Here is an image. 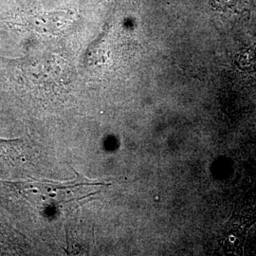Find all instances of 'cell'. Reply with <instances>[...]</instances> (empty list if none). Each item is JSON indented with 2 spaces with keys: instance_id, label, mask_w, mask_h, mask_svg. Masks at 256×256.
I'll return each mask as SVG.
<instances>
[{
  "instance_id": "1",
  "label": "cell",
  "mask_w": 256,
  "mask_h": 256,
  "mask_svg": "<svg viewBox=\"0 0 256 256\" xmlns=\"http://www.w3.org/2000/svg\"><path fill=\"white\" fill-rule=\"evenodd\" d=\"M16 184L28 202L45 210L62 208L64 204L84 198L86 196L75 192V189L77 188L104 185V183H92L80 174H78V178L75 180L70 182H26Z\"/></svg>"
},
{
  "instance_id": "2",
  "label": "cell",
  "mask_w": 256,
  "mask_h": 256,
  "mask_svg": "<svg viewBox=\"0 0 256 256\" xmlns=\"http://www.w3.org/2000/svg\"><path fill=\"white\" fill-rule=\"evenodd\" d=\"M76 14L72 10L23 12L0 19V26L22 30L40 34H59L74 23Z\"/></svg>"
},
{
  "instance_id": "3",
  "label": "cell",
  "mask_w": 256,
  "mask_h": 256,
  "mask_svg": "<svg viewBox=\"0 0 256 256\" xmlns=\"http://www.w3.org/2000/svg\"><path fill=\"white\" fill-rule=\"evenodd\" d=\"M19 142V140H0V156H8L10 154V150H12L14 146H16V144Z\"/></svg>"
},
{
  "instance_id": "4",
  "label": "cell",
  "mask_w": 256,
  "mask_h": 256,
  "mask_svg": "<svg viewBox=\"0 0 256 256\" xmlns=\"http://www.w3.org/2000/svg\"><path fill=\"white\" fill-rule=\"evenodd\" d=\"M129 1H132V2H135L136 4L138 3V1H140V0H129Z\"/></svg>"
}]
</instances>
